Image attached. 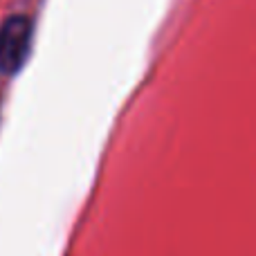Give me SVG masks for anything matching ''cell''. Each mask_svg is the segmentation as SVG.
Here are the masks:
<instances>
[{
  "mask_svg": "<svg viewBox=\"0 0 256 256\" xmlns=\"http://www.w3.org/2000/svg\"><path fill=\"white\" fill-rule=\"evenodd\" d=\"M32 22L25 16H12L0 27V72L14 74L30 54Z\"/></svg>",
  "mask_w": 256,
  "mask_h": 256,
  "instance_id": "obj_1",
  "label": "cell"
}]
</instances>
